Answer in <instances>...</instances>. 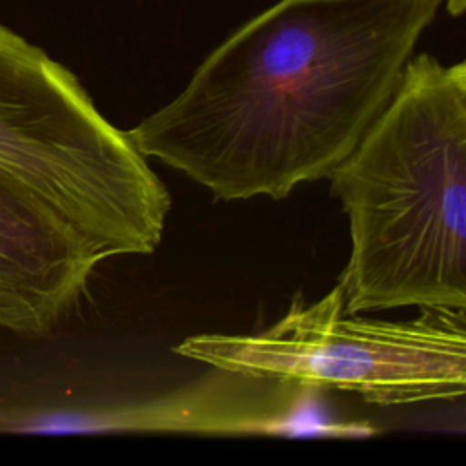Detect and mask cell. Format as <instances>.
Wrapping results in <instances>:
<instances>
[{"instance_id":"1","label":"cell","mask_w":466,"mask_h":466,"mask_svg":"<svg viewBox=\"0 0 466 466\" xmlns=\"http://www.w3.org/2000/svg\"><path fill=\"white\" fill-rule=\"evenodd\" d=\"M442 0H279L127 131L215 200L326 178L388 104Z\"/></svg>"},{"instance_id":"2","label":"cell","mask_w":466,"mask_h":466,"mask_svg":"<svg viewBox=\"0 0 466 466\" xmlns=\"http://www.w3.org/2000/svg\"><path fill=\"white\" fill-rule=\"evenodd\" d=\"M350 222L346 313L466 309V64L408 60L329 175Z\"/></svg>"},{"instance_id":"3","label":"cell","mask_w":466,"mask_h":466,"mask_svg":"<svg viewBox=\"0 0 466 466\" xmlns=\"http://www.w3.org/2000/svg\"><path fill=\"white\" fill-rule=\"evenodd\" d=\"M0 169L56 213L102 260L147 255L171 197L78 78L0 24Z\"/></svg>"},{"instance_id":"4","label":"cell","mask_w":466,"mask_h":466,"mask_svg":"<svg viewBox=\"0 0 466 466\" xmlns=\"http://www.w3.org/2000/svg\"><path fill=\"white\" fill-rule=\"evenodd\" d=\"M175 353L209 368L353 393L379 406L453 400L466 393V309L368 319L344 311L337 282L315 302L299 293L262 331L200 333L177 344Z\"/></svg>"},{"instance_id":"5","label":"cell","mask_w":466,"mask_h":466,"mask_svg":"<svg viewBox=\"0 0 466 466\" xmlns=\"http://www.w3.org/2000/svg\"><path fill=\"white\" fill-rule=\"evenodd\" d=\"M315 388L211 368L200 380L153 397L69 408L4 410L11 433H202L282 437H368L362 424L329 422Z\"/></svg>"},{"instance_id":"6","label":"cell","mask_w":466,"mask_h":466,"mask_svg":"<svg viewBox=\"0 0 466 466\" xmlns=\"http://www.w3.org/2000/svg\"><path fill=\"white\" fill-rule=\"evenodd\" d=\"M104 262L44 202L0 169V329L49 333Z\"/></svg>"},{"instance_id":"7","label":"cell","mask_w":466,"mask_h":466,"mask_svg":"<svg viewBox=\"0 0 466 466\" xmlns=\"http://www.w3.org/2000/svg\"><path fill=\"white\" fill-rule=\"evenodd\" d=\"M442 5L448 9L450 15L459 16L466 7V0H442Z\"/></svg>"}]
</instances>
